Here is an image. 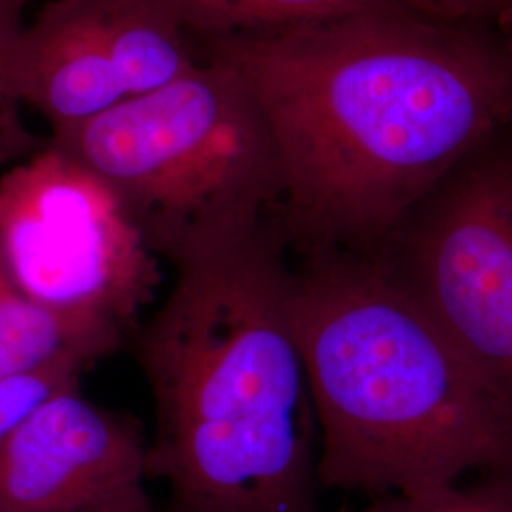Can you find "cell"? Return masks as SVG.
<instances>
[{
	"label": "cell",
	"instance_id": "obj_1",
	"mask_svg": "<svg viewBox=\"0 0 512 512\" xmlns=\"http://www.w3.org/2000/svg\"><path fill=\"white\" fill-rule=\"evenodd\" d=\"M200 44L270 126L274 220L298 256L374 253L459 162L512 131V31L389 10Z\"/></svg>",
	"mask_w": 512,
	"mask_h": 512
},
{
	"label": "cell",
	"instance_id": "obj_2",
	"mask_svg": "<svg viewBox=\"0 0 512 512\" xmlns=\"http://www.w3.org/2000/svg\"><path fill=\"white\" fill-rule=\"evenodd\" d=\"M274 217L175 268L139 340L173 512H319V427Z\"/></svg>",
	"mask_w": 512,
	"mask_h": 512
},
{
	"label": "cell",
	"instance_id": "obj_3",
	"mask_svg": "<svg viewBox=\"0 0 512 512\" xmlns=\"http://www.w3.org/2000/svg\"><path fill=\"white\" fill-rule=\"evenodd\" d=\"M291 319L319 427L321 488L421 497L469 471L512 475V397L376 256H300Z\"/></svg>",
	"mask_w": 512,
	"mask_h": 512
},
{
	"label": "cell",
	"instance_id": "obj_4",
	"mask_svg": "<svg viewBox=\"0 0 512 512\" xmlns=\"http://www.w3.org/2000/svg\"><path fill=\"white\" fill-rule=\"evenodd\" d=\"M48 141L109 186L173 268L251 236L281 202L270 126L217 59Z\"/></svg>",
	"mask_w": 512,
	"mask_h": 512
},
{
	"label": "cell",
	"instance_id": "obj_5",
	"mask_svg": "<svg viewBox=\"0 0 512 512\" xmlns=\"http://www.w3.org/2000/svg\"><path fill=\"white\" fill-rule=\"evenodd\" d=\"M0 260L40 308L120 334L160 287V258L122 203L50 141L0 173Z\"/></svg>",
	"mask_w": 512,
	"mask_h": 512
},
{
	"label": "cell",
	"instance_id": "obj_6",
	"mask_svg": "<svg viewBox=\"0 0 512 512\" xmlns=\"http://www.w3.org/2000/svg\"><path fill=\"white\" fill-rule=\"evenodd\" d=\"M366 255L512 397V131L459 162Z\"/></svg>",
	"mask_w": 512,
	"mask_h": 512
},
{
	"label": "cell",
	"instance_id": "obj_7",
	"mask_svg": "<svg viewBox=\"0 0 512 512\" xmlns=\"http://www.w3.org/2000/svg\"><path fill=\"white\" fill-rule=\"evenodd\" d=\"M200 61L167 0H50L19 33L14 88L57 137L162 90Z\"/></svg>",
	"mask_w": 512,
	"mask_h": 512
},
{
	"label": "cell",
	"instance_id": "obj_8",
	"mask_svg": "<svg viewBox=\"0 0 512 512\" xmlns=\"http://www.w3.org/2000/svg\"><path fill=\"white\" fill-rule=\"evenodd\" d=\"M148 439L80 385L40 404L0 446V512H154Z\"/></svg>",
	"mask_w": 512,
	"mask_h": 512
},
{
	"label": "cell",
	"instance_id": "obj_9",
	"mask_svg": "<svg viewBox=\"0 0 512 512\" xmlns=\"http://www.w3.org/2000/svg\"><path fill=\"white\" fill-rule=\"evenodd\" d=\"M167 4L192 40L200 42L272 35L372 12L414 10L406 0H167Z\"/></svg>",
	"mask_w": 512,
	"mask_h": 512
},
{
	"label": "cell",
	"instance_id": "obj_10",
	"mask_svg": "<svg viewBox=\"0 0 512 512\" xmlns=\"http://www.w3.org/2000/svg\"><path fill=\"white\" fill-rule=\"evenodd\" d=\"M122 334L74 323L31 302L19 291L0 260V378L69 355L95 363L118 348Z\"/></svg>",
	"mask_w": 512,
	"mask_h": 512
},
{
	"label": "cell",
	"instance_id": "obj_11",
	"mask_svg": "<svg viewBox=\"0 0 512 512\" xmlns=\"http://www.w3.org/2000/svg\"><path fill=\"white\" fill-rule=\"evenodd\" d=\"M23 8L12 0H0V173L23 162L46 145L23 120V105L14 88V54Z\"/></svg>",
	"mask_w": 512,
	"mask_h": 512
},
{
	"label": "cell",
	"instance_id": "obj_12",
	"mask_svg": "<svg viewBox=\"0 0 512 512\" xmlns=\"http://www.w3.org/2000/svg\"><path fill=\"white\" fill-rule=\"evenodd\" d=\"M92 365L95 361L90 357L69 355L50 365L0 378V446L40 404L63 389L80 385L82 374Z\"/></svg>",
	"mask_w": 512,
	"mask_h": 512
},
{
	"label": "cell",
	"instance_id": "obj_13",
	"mask_svg": "<svg viewBox=\"0 0 512 512\" xmlns=\"http://www.w3.org/2000/svg\"><path fill=\"white\" fill-rule=\"evenodd\" d=\"M357 512H512V475H490L471 488L452 486L421 497L382 495Z\"/></svg>",
	"mask_w": 512,
	"mask_h": 512
},
{
	"label": "cell",
	"instance_id": "obj_14",
	"mask_svg": "<svg viewBox=\"0 0 512 512\" xmlns=\"http://www.w3.org/2000/svg\"><path fill=\"white\" fill-rule=\"evenodd\" d=\"M423 16L446 23L512 31V0H406Z\"/></svg>",
	"mask_w": 512,
	"mask_h": 512
},
{
	"label": "cell",
	"instance_id": "obj_15",
	"mask_svg": "<svg viewBox=\"0 0 512 512\" xmlns=\"http://www.w3.org/2000/svg\"><path fill=\"white\" fill-rule=\"evenodd\" d=\"M14 4H18L19 8H25V4L29 2V0H12Z\"/></svg>",
	"mask_w": 512,
	"mask_h": 512
}]
</instances>
